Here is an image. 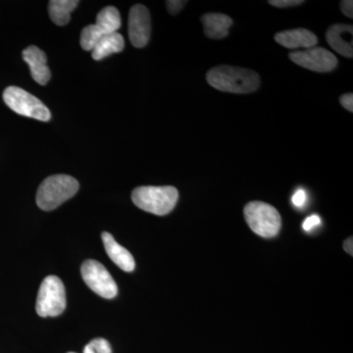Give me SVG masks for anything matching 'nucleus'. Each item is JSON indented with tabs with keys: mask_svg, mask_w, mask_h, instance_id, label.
Listing matches in <instances>:
<instances>
[{
	"mask_svg": "<svg viewBox=\"0 0 353 353\" xmlns=\"http://www.w3.org/2000/svg\"><path fill=\"white\" fill-rule=\"evenodd\" d=\"M206 80L216 90L231 94H250L260 87V77L256 72L229 65L209 70Z\"/></svg>",
	"mask_w": 353,
	"mask_h": 353,
	"instance_id": "1",
	"label": "nucleus"
},
{
	"mask_svg": "<svg viewBox=\"0 0 353 353\" xmlns=\"http://www.w3.org/2000/svg\"><path fill=\"white\" fill-rule=\"evenodd\" d=\"M178 199V190L171 185H145L137 188L132 192V201L137 208L158 216L169 214L175 208Z\"/></svg>",
	"mask_w": 353,
	"mask_h": 353,
	"instance_id": "2",
	"label": "nucleus"
},
{
	"mask_svg": "<svg viewBox=\"0 0 353 353\" xmlns=\"http://www.w3.org/2000/svg\"><path fill=\"white\" fill-rule=\"evenodd\" d=\"M78 181L68 175L48 176L39 185L37 204L44 211L54 210L78 192Z\"/></svg>",
	"mask_w": 353,
	"mask_h": 353,
	"instance_id": "3",
	"label": "nucleus"
},
{
	"mask_svg": "<svg viewBox=\"0 0 353 353\" xmlns=\"http://www.w3.org/2000/svg\"><path fill=\"white\" fill-rule=\"evenodd\" d=\"M245 218L253 233L262 238H273L280 232L282 220L277 209L262 201H252L246 204Z\"/></svg>",
	"mask_w": 353,
	"mask_h": 353,
	"instance_id": "4",
	"label": "nucleus"
},
{
	"mask_svg": "<svg viewBox=\"0 0 353 353\" xmlns=\"http://www.w3.org/2000/svg\"><path fill=\"white\" fill-rule=\"evenodd\" d=\"M66 308V292L62 281L57 276H48L39 287L36 310L41 317H57Z\"/></svg>",
	"mask_w": 353,
	"mask_h": 353,
	"instance_id": "5",
	"label": "nucleus"
},
{
	"mask_svg": "<svg viewBox=\"0 0 353 353\" xmlns=\"http://www.w3.org/2000/svg\"><path fill=\"white\" fill-rule=\"evenodd\" d=\"M6 105L14 112L26 117L34 118L43 122L51 119L50 109L38 97L18 87H8L3 92Z\"/></svg>",
	"mask_w": 353,
	"mask_h": 353,
	"instance_id": "6",
	"label": "nucleus"
},
{
	"mask_svg": "<svg viewBox=\"0 0 353 353\" xmlns=\"http://www.w3.org/2000/svg\"><path fill=\"white\" fill-rule=\"evenodd\" d=\"M85 284L92 292L104 299L117 296L118 287L108 269L97 260H85L81 268Z\"/></svg>",
	"mask_w": 353,
	"mask_h": 353,
	"instance_id": "7",
	"label": "nucleus"
},
{
	"mask_svg": "<svg viewBox=\"0 0 353 353\" xmlns=\"http://www.w3.org/2000/svg\"><path fill=\"white\" fill-rule=\"evenodd\" d=\"M289 57L294 64L318 73H328L338 66V59L334 53L316 46L307 50L290 52Z\"/></svg>",
	"mask_w": 353,
	"mask_h": 353,
	"instance_id": "8",
	"label": "nucleus"
},
{
	"mask_svg": "<svg viewBox=\"0 0 353 353\" xmlns=\"http://www.w3.org/2000/svg\"><path fill=\"white\" fill-rule=\"evenodd\" d=\"M129 38L134 48H145L152 34L150 10L143 4L132 7L129 14Z\"/></svg>",
	"mask_w": 353,
	"mask_h": 353,
	"instance_id": "9",
	"label": "nucleus"
},
{
	"mask_svg": "<svg viewBox=\"0 0 353 353\" xmlns=\"http://www.w3.org/2000/svg\"><path fill=\"white\" fill-rule=\"evenodd\" d=\"M353 27L352 25L331 26L326 32L329 46L336 52L347 58L353 57Z\"/></svg>",
	"mask_w": 353,
	"mask_h": 353,
	"instance_id": "10",
	"label": "nucleus"
},
{
	"mask_svg": "<svg viewBox=\"0 0 353 353\" xmlns=\"http://www.w3.org/2000/svg\"><path fill=\"white\" fill-rule=\"evenodd\" d=\"M23 59L29 65L32 78L39 85H46L50 80L51 73L46 53L37 46H31L23 51Z\"/></svg>",
	"mask_w": 353,
	"mask_h": 353,
	"instance_id": "11",
	"label": "nucleus"
},
{
	"mask_svg": "<svg viewBox=\"0 0 353 353\" xmlns=\"http://www.w3.org/2000/svg\"><path fill=\"white\" fill-rule=\"evenodd\" d=\"M275 41L280 46L289 50H296V48L307 50V48H314L318 43L317 36L314 32L303 28L278 32L275 34Z\"/></svg>",
	"mask_w": 353,
	"mask_h": 353,
	"instance_id": "12",
	"label": "nucleus"
},
{
	"mask_svg": "<svg viewBox=\"0 0 353 353\" xmlns=\"http://www.w3.org/2000/svg\"><path fill=\"white\" fill-rule=\"evenodd\" d=\"M101 236L109 259L112 260L114 263L117 265L123 271H134V267H136V262H134L131 252L126 250V248H123L122 245H120L115 241V239L113 238L112 234L108 233V232H103Z\"/></svg>",
	"mask_w": 353,
	"mask_h": 353,
	"instance_id": "13",
	"label": "nucleus"
},
{
	"mask_svg": "<svg viewBox=\"0 0 353 353\" xmlns=\"http://www.w3.org/2000/svg\"><path fill=\"white\" fill-rule=\"evenodd\" d=\"M204 34L208 39H220L226 38L230 28L233 25L231 17L222 13L204 14L201 17Z\"/></svg>",
	"mask_w": 353,
	"mask_h": 353,
	"instance_id": "14",
	"label": "nucleus"
},
{
	"mask_svg": "<svg viewBox=\"0 0 353 353\" xmlns=\"http://www.w3.org/2000/svg\"><path fill=\"white\" fill-rule=\"evenodd\" d=\"M125 41L122 34L119 32H112V34H105L99 39V43L92 50V57L94 60H101L104 58L113 54V53H119L124 50Z\"/></svg>",
	"mask_w": 353,
	"mask_h": 353,
	"instance_id": "15",
	"label": "nucleus"
},
{
	"mask_svg": "<svg viewBox=\"0 0 353 353\" xmlns=\"http://www.w3.org/2000/svg\"><path fill=\"white\" fill-rule=\"evenodd\" d=\"M94 25L103 36L118 32L122 25L119 10L113 6L105 7L97 14Z\"/></svg>",
	"mask_w": 353,
	"mask_h": 353,
	"instance_id": "16",
	"label": "nucleus"
},
{
	"mask_svg": "<svg viewBox=\"0 0 353 353\" xmlns=\"http://www.w3.org/2000/svg\"><path fill=\"white\" fill-rule=\"evenodd\" d=\"M78 4L77 0H51L48 3L50 19L57 26L68 24L70 16Z\"/></svg>",
	"mask_w": 353,
	"mask_h": 353,
	"instance_id": "17",
	"label": "nucleus"
},
{
	"mask_svg": "<svg viewBox=\"0 0 353 353\" xmlns=\"http://www.w3.org/2000/svg\"><path fill=\"white\" fill-rule=\"evenodd\" d=\"M102 37H103V34L95 27V25L87 26V27L83 28L82 32H81V46H82L83 50L92 51Z\"/></svg>",
	"mask_w": 353,
	"mask_h": 353,
	"instance_id": "18",
	"label": "nucleus"
},
{
	"mask_svg": "<svg viewBox=\"0 0 353 353\" xmlns=\"http://www.w3.org/2000/svg\"><path fill=\"white\" fill-rule=\"evenodd\" d=\"M83 353H112V348L104 339H94L85 345Z\"/></svg>",
	"mask_w": 353,
	"mask_h": 353,
	"instance_id": "19",
	"label": "nucleus"
},
{
	"mask_svg": "<svg viewBox=\"0 0 353 353\" xmlns=\"http://www.w3.org/2000/svg\"><path fill=\"white\" fill-rule=\"evenodd\" d=\"M303 3L304 1H301V0H271L269 1V4L278 7V8H288V7L301 6Z\"/></svg>",
	"mask_w": 353,
	"mask_h": 353,
	"instance_id": "20",
	"label": "nucleus"
},
{
	"mask_svg": "<svg viewBox=\"0 0 353 353\" xmlns=\"http://www.w3.org/2000/svg\"><path fill=\"white\" fill-rule=\"evenodd\" d=\"M187 1H181V0H169V1H166L167 9H168V12L172 14V15H176L180 12L181 10L183 8V6H185Z\"/></svg>",
	"mask_w": 353,
	"mask_h": 353,
	"instance_id": "21",
	"label": "nucleus"
},
{
	"mask_svg": "<svg viewBox=\"0 0 353 353\" xmlns=\"http://www.w3.org/2000/svg\"><path fill=\"white\" fill-rule=\"evenodd\" d=\"M321 224V219L318 215H311L304 220L303 228L304 231L310 232L313 228L319 226Z\"/></svg>",
	"mask_w": 353,
	"mask_h": 353,
	"instance_id": "22",
	"label": "nucleus"
},
{
	"mask_svg": "<svg viewBox=\"0 0 353 353\" xmlns=\"http://www.w3.org/2000/svg\"><path fill=\"white\" fill-rule=\"evenodd\" d=\"M306 192L303 190H296V194L292 196V201L294 206L296 208H303L304 203L306 202Z\"/></svg>",
	"mask_w": 353,
	"mask_h": 353,
	"instance_id": "23",
	"label": "nucleus"
},
{
	"mask_svg": "<svg viewBox=\"0 0 353 353\" xmlns=\"http://www.w3.org/2000/svg\"><path fill=\"white\" fill-rule=\"evenodd\" d=\"M340 8L343 15L348 18H353V1L352 0H343L340 3Z\"/></svg>",
	"mask_w": 353,
	"mask_h": 353,
	"instance_id": "24",
	"label": "nucleus"
},
{
	"mask_svg": "<svg viewBox=\"0 0 353 353\" xmlns=\"http://www.w3.org/2000/svg\"><path fill=\"white\" fill-rule=\"evenodd\" d=\"M340 103L343 108L347 109L350 112H353V94H345L340 97Z\"/></svg>",
	"mask_w": 353,
	"mask_h": 353,
	"instance_id": "25",
	"label": "nucleus"
},
{
	"mask_svg": "<svg viewBox=\"0 0 353 353\" xmlns=\"http://www.w3.org/2000/svg\"><path fill=\"white\" fill-rule=\"evenodd\" d=\"M343 248H345V250L348 253V254H353L352 238L347 239V240L345 241V243H343Z\"/></svg>",
	"mask_w": 353,
	"mask_h": 353,
	"instance_id": "26",
	"label": "nucleus"
},
{
	"mask_svg": "<svg viewBox=\"0 0 353 353\" xmlns=\"http://www.w3.org/2000/svg\"><path fill=\"white\" fill-rule=\"evenodd\" d=\"M70 353H74V352H70Z\"/></svg>",
	"mask_w": 353,
	"mask_h": 353,
	"instance_id": "27",
	"label": "nucleus"
}]
</instances>
